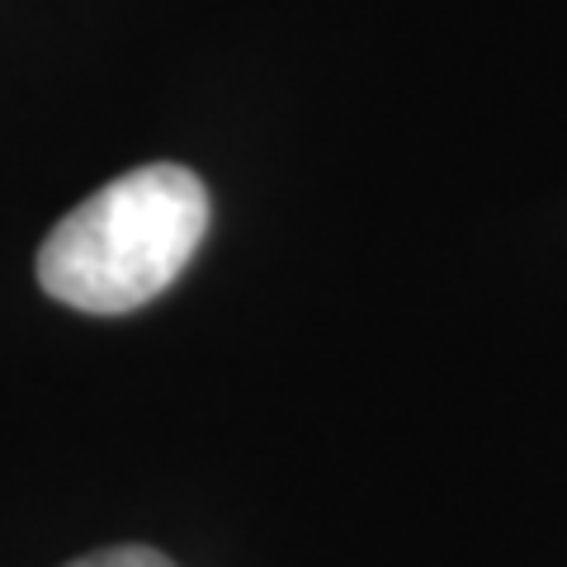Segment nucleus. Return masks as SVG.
<instances>
[{
  "label": "nucleus",
  "mask_w": 567,
  "mask_h": 567,
  "mask_svg": "<svg viewBox=\"0 0 567 567\" xmlns=\"http://www.w3.org/2000/svg\"><path fill=\"white\" fill-rule=\"evenodd\" d=\"M208 233V189L185 166H137L52 227L39 284L76 312H133L162 298Z\"/></svg>",
  "instance_id": "nucleus-1"
},
{
  "label": "nucleus",
  "mask_w": 567,
  "mask_h": 567,
  "mask_svg": "<svg viewBox=\"0 0 567 567\" xmlns=\"http://www.w3.org/2000/svg\"><path fill=\"white\" fill-rule=\"evenodd\" d=\"M66 567H175L166 554L156 548H142V544H118V548H100V554H85Z\"/></svg>",
  "instance_id": "nucleus-2"
}]
</instances>
